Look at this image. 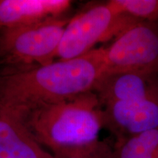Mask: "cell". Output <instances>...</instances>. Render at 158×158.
Returning a JSON list of instances; mask_svg holds the SVG:
<instances>
[{
    "instance_id": "cell-9",
    "label": "cell",
    "mask_w": 158,
    "mask_h": 158,
    "mask_svg": "<svg viewBox=\"0 0 158 158\" xmlns=\"http://www.w3.org/2000/svg\"><path fill=\"white\" fill-rule=\"evenodd\" d=\"M71 3L69 0H0V31L61 16Z\"/></svg>"
},
{
    "instance_id": "cell-4",
    "label": "cell",
    "mask_w": 158,
    "mask_h": 158,
    "mask_svg": "<svg viewBox=\"0 0 158 158\" xmlns=\"http://www.w3.org/2000/svg\"><path fill=\"white\" fill-rule=\"evenodd\" d=\"M70 19L49 17L0 31V57L14 67L47 64L56 59Z\"/></svg>"
},
{
    "instance_id": "cell-6",
    "label": "cell",
    "mask_w": 158,
    "mask_h": 158,
    "mask_svg": "<svg viewBox=\"0 0 158 158\" xmlns=\"http://www.w3.org/2000/svg\"><path fill=\"white\" fill-rule=\"evenodd\" d=\"M103 127L118 140L158 127V95L102 106Z\"/></svg>"
},
{
    "instance_id": "cell-10",
    "label": "cell",
    "mask_w": 158,
    "mask_h": 158,
    "mask_svg": "<svg viewBox=\"0 0 158 158\" xmlns=\"http://www.w3.org/2000/svg\"><path fill=\"white\" fill-rule=\"evenodd\" d=\"M115 158H158V127L118 140Z\"/></svg>"
},
{
    "instance_id": "cell-2",
    "label": "cell",
    "mask_w": 158,
    "mask_h": 158,
    "mask_svg": "<svg viewBox=\"0 0 158 158\" xmlns=\"http://www.w3.org/2000/svg\"><path fill=\"white\" fill-rule=\"evenodd\" d=\"M23 116L39 143L54 155L95 143L103 127L102 106L93 91Z\"/></svg>"
},
{
    "instance_id": "cell-8",
    "label": "cell",
    "mask_w": 158,
    "mask_h": 158,
    "mask_svg": "<svg viewBox=\"0 0 158 158\" xmlns=\"http://www.w3.org/2000/svg\"><path fill=\"white\" fill-rule=\"evenodd\" d=\"M0 158H55L43 149L23 116L0 107Z\"/></svg>"
},
{
    "instance_id": "cell-12",
    "label": "cell",
    "mask_w": 158,
    "mask_h": 158,
    "mask_svg": "<svg viewBox=\"0 0 158 158\" xmlns=\"http://www.w3.org/2000/svg\"><path fill=\"white\" fill-rule=\"evenodd\" d=\"M53 155L55 158H115L114 149L100 141L87 147Z\"/></svg>"
},
{
    "instance_id": "cell-11",
    "label": "cell",
    "mask_w": 158,
    "mask_h": 158,
    "mask_svg": "<svg viewBox=\"0 0 158 158\" xmlns=\"http://www.w3.org/2000/svg\"><path fill=\"white\" fill-rule=\"evenodd\" d=\"M121 12L141 21H158V0H114Z\"/></svg>"
},
{
    "instance_id": "cell-7",
    "label": "cell",
    "mask_w": 158,
    "mask_h": 158,
    "mask_svg": "<svg viewBox=\"0 0 158 158\" xmlns=\"http://www.w3.org/2000/svg\"><path fill=\"white\" fill-rule=\"evenodd\" d=\"M93 92L101 106L152 98L158 95V72L131 70L104 73Z\"/></svg>"
},
{
    "instance_id": "cell-1",
    "label": "cell",
    "mask_w": 158,
    "mask_h": 158,
    "mask_svg": "<svg viewBox=\"0 0 158 158\" xmlns=\"http://www.w3.org/2000/svg\"><path fill=\"white\" fill-rule=\"evenodd\" d=\"M106 70V48L47 64L7 68L0 73V107L24 116L70 100L93 91Z\"/></svg>"
},
{
    "instance_id": "cell-3",
    "label": "cell",
    "mask_w": 158,
    "mask_h": 158,
    "mask_svg": "<svg viewBox=\"0 0 158 158\" xmlns=\"http://www.w3.org/2000/svg\"><path fill=\"white\" fill-rule=\"evenodd\" d=\"M137 21L120 11L114 0L90 6L70 19L56 59L67 60L87 54L96 44L114 39Z\"/></svg>"
},
{
    "instance_id": "cell-5",
    "label": "cell",
    "mask_w": 158,
    "mask_h": 158,
    "mask_svg": "<svg viewBox=\"0 0 158 158\" xmlns=\"http://www.w3.org/2000/svg\"><path fill=\"white\" fill-rule=\"evenodd\" d=\"M106 51L105 73L158 72V21H137L118 35Z\"/></svg>"
}]
</instances>
